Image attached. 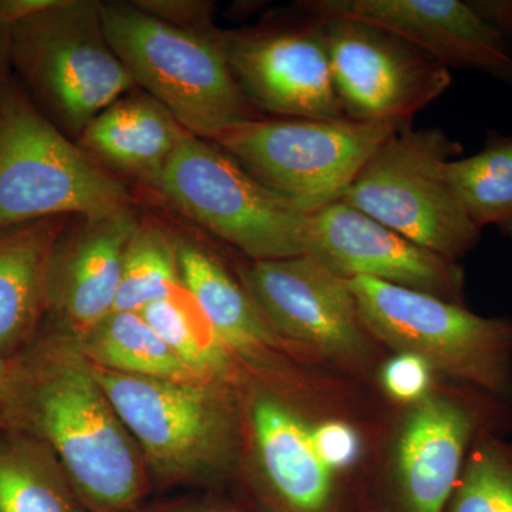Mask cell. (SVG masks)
<instances>
[{"instance_id": "1", "label": "cell", "mask_w": 512, "mask_h": 512, "mask_svg": "<svg viewBox=\"0 0 512 512\" xmlns=\"http://www.w3.org/2000/svg\"><path fill=\"white\" fill-rule=\"evenodd\" d=\"M5 427L59 461L89 512H128L150 498L136 441L73 340L50 329L18 357Z\"/></svg>"}, {"instance_id": "2", "label": "cell", "mask_w": 512, "mask_h": 512, "mask_svg": "<svg viewBox=\"0 0 512 512\" xmlns=\"http://www.w3.org/2000/svg\"><path fill=\"white\" fill-rule=\"evenodd\" d=\"M93 369L136 441L153 490H207L231 473L244 439L238 384Z\"/></svg>"}, {"instance_id": "3", "label": "cell", "mask_w": 512, "mask_h": 512, "mask_svg": "<svg viewBox=\"0 0 512 512\" xmlns=\"http://www.w3.org/2000/svg\"><path fill=\"white\" fill-rule=\"evenodd\" d=\"M111 47L134 83L192 136L214 141L262 119L229 67L222 30L197 32L156 18L137 3H101Z\"/></svg>"}, {"instance_id": "4", "label": "cell", "mask_w": 512, "mask_h": 512, "mask_svg": "<svg viewBox=\"0 0 512 512\" xmlns=\"http://www.w3.org/2000/svg\"><path fill=\"white\" fill-rule=\"evenodd\" d=\"M134 207L126 184L74 144L8 74L0 79V231Z\"/></svg>"}, {"instance_id": "5", "label": "cell", "mask_w": 512, "mask_h": 512, "mask_svg": "<svg viewBox=\"0 0 512 512\" xmlns=\"http://www.w3.org/2000/svg\"><path fill=\"white\" fill-rule=\"evenodd\" d=\"M10 64L57 127L82 134L134 80L104 29L101 3L46 0L12 26Z\"/></svg>"}, {"instance_id": "6", "label": "cell", "mask_w": 512, "mask_h": 512, "mask_svg": "<svg viewBox=\"0 0 512 512\" xmlns=\"http://www.w3.org/2000/svg\"><path fill=\"white\" fill-rule=\"evenodd\" d=\"M150 187L249 261H275L305 252L311 214L268 190L210 140L187 131Z\"/></svg>"}, {"instance_id": "7", "label": "cell", "mask_w": 512, "mask_h": 512, "mask_svg": "<svg viewBox=\"0 0 512 512\" xmlns=\"http://www.w3.org/2000/svg\"><path fill=\"white\" fill-rule=\"evenodd\" d=\"M370 336L423 357L436 372L498 399L512 397V319L375 281H348Z\"/></svg>"}, {"instance_id": "8", "label": "cell", "mask_w": 512, "mask_h": 512, "mask_svg": "<svg viewBox=\"0 0 512 512\" xmlns=\"http://www.w3.org/2000/svg\"><path fill=\"white\" fill-rule=\"evenodd\" d=\"M463 146L440 128H402L377 148L342 201L414 244L457 261L480 241L446 167Z\"/></svg>"}, {"instance_id": "9", "label": "cell", "mask_w": 512, "mask_h": 512, "mask_svg": "<svg viewBox=\"0 0 512 512\" xmlns=\"http://www.w3.org/2000/svg\"><path fill=\"white\" fill-rule=\"evenodd\" d=\"M402 128L349 119H258L215 138L275 194L313 214L340 201L367 161Z\"/></svg>"}, {"instance_id": "10", "label": "cell", "mask_w": 512, "mask_h": 512, "mask_svg": "<svg viewBox=\"0 0 512 512\" xmlns=\"http://www.w3.org/2000/svg\"><path fill=\"white\" fill-rule=\"evenodd\" d=\"M322 19L346 119L412 127L451 86L450 70L409 40L360 20Z\"/></svg>"}, {"instance_id": "11", "label": "cell", "mask_w": 512, "mask_h": 512, "mask_svg": "<svg viewBox=\"0 0 512 512\" xmlns=\"http://www.w3.org/2000/svg\"><path fill=\"white\" fill-rule=\"evenodd\" d=\"M298 18L222 30L229 67L259 111L285 119H346L335 83L325 20L299 8Z\"/></svg>"}, {"instance_id": "12", "label": "cell", "mask_w": 512, "mask_h": 512, "mask_svg": "<svg viewBox=\"0 0 512 512\" xmlns=\"http://www.w3.org/2000/svg\"><path fill=\"white\" fill-rule=\"evenodd\" d=\"M239 281L282 342L340 360L366 355L370 335L348 281L309 256L249 261Z\"/></svg>"}, {"instance_id": "13", "label": "cell", "mask_w": 512, "mask_h": 512, "mask_svg": "<svg viewBox=\"0 0 512 512\" xmlns=\"http://www.w3.org/2000/svg\"><path fill=\"white\" fill-rule=\"evenodd\" d=\"M303 255L346 281L375 279L464 305V271L457 261L414 244L342 200L309 215Z\"/></svg>"}, {"instance_id": "14", "label": "cell", "mask_w": 512, "mask_h": 512, "mask_svg": "<svg viewBox=\"0 0 512 512\" xmlns=\"http://www.w3.org/2000/svg\"><path fill=\"white\" fill-rule=\"evenodd\" d=\"M494 397L436 393L414 403L394 450L396 512L446 511L471 448L493 436Z\"/></svg>"}, {"instance_id": "15", "label": "cell", "mask_w": 512, "mask_h": 512, "mask_svg": "<svg viewBox=\"0 0 512 512\" xmlns=\"http://www.w3.org/2000/svg\"><path fill=\"white\" fill-rule=\"evenodd\" d=\"M296 5L320 18L379 26L448 70H476L512 86V50L467 0H302Z\"/></svg>"}, {"instance_id": "16", "label": "cell", "mask_w": 512, "mask_h": 512, "mask_svg": "<svg viewBox=\"0 0 512 512\" xmlns=\"http://www.w3.org/2000/svg\"><path fill=\"white\" fill-rule=\"evenodd\" d=\"M79 221L57 242L49 278L52 329L72 340L114 312L124 254L140 222L134 207Z\"/></svg>"}, {"instance_id": "17", "label": "cell", "mask_w": 512, "mask_h": 512, "mask_svg": "<svg viewBox=\"0 0 512 512\" xmlns=\"http://www.w3.org/2000/svg\"><path fill=\"white\" fill-rule=\"evenodd\" d=\"M242 409V406H241ZM244 429L254 447L259 477L281 512H330L335 473L320 460L312 426L278 394L251 393L242 409Z\"/></svg>"}, {"instance_id": "18", "label": "cell", "mask_w": 512, "mask_h": 512, "mask_svg": "<svg viewBox=\"0 0 512 512\" xmlns=\"http://www.w3.org/2000/svg\"><path fill=\"white\" fill-rule=\"evenodd\" d=\"M70 218H47L0 231V356L15 359L42 333L57 242Z\"/></svg>"}, {"instance_id": "19", "label": "cell", "mask_w": 512, "mask_h": 512, "mask_svg": "<svg viewBox=\"0 0 512 512\" xmlns=\"http://www.w3.org/2000/svg\"><path fill=\"white\" fill-rule=\"evenodd\" d=\"M178 265L181 285L239 363L247 369L271 366L284 342L221 259L210 249L180 238Z\"/></svg>"}, {"instance_id": "20", "label": "cell", "mask_w": 512, "mask_h": 512, "mask_svg": "<svg viewBox=\"0 0 512 512\" xmlns=\"http://www.w3.org/2000/svg\"><path fill=\"white\" fill-rule=\"evenodd\" d=\"M187 131L147 93L131 94L101 111L80 134L79 146L107 170L151 185Z\"/></svg>"}, {"instance_id": "21", "label": "cell", "mask_w": 512, "mask_h": 512, "mask_svg": "<svg viewBox=\"0 0 512 512\" xmlns=\"http://www.w3.org/2000/svg\"><path fill=\"white\" fill-rule=\"evenodd\" d=\"M0 512H89L52 451L18 429H0Z\"/></svg>"}, {"instance_id": "22", "label": "cell", "mask_w": 512, "mask_h": 512, "mask_svg": "<svg viewBox=\"0 0 512 512\" xmlns=\"http://www.w3.org/2000/svg\"><path fill=\"white\" fill-rule=\"evenodd\" d=\"M73 343L90 365L109 372L154 379H200L138 312L110 313Z\"/></svg>"}, {"instance_id": "23", "label": "cell", "mask_w": 512, "mask_h": 512, "mask_svg": "<svg viewBox=\"0 0 512 512\" xmlns=\"http://www.w3.org/2000/svg\"><path fill=\"white\" fill-rule=\"evenodd\" d=\"M446 177L470 221L512 244V134L488 131L480 151L447 164Z\"/></svg>"}, {"instance_id": "24", "label": "cell", "mask_w": 512, "mask_h": 512, "mask_svg": "<svg viewBox=\"0 0 512 512\" xmlns=\"http://www.w3.org/2000/svg\"><path fill=\"white\" fill-rule=\"evenodd\" d=\"M138 313L195 376L217 382H241L244 366L215 335L183 285L173 295Z\"/></svg>"}, {"instance_id": "25", "label": "cell", "mask_w": 512, "mask_h": 512, "mask_svg": "<svg viewBox=\"0 0 512 512\" xmlns=\"http://www.w3.org/2000/svg\"><path fill=\"white\" fill-rule=\"evenodd\" d=\"M180 238L158 222H138L121 266L114 312H141L181 286Z\"/></svg>"}, {"instance_id": "26", "label": "cell", "mask_w": 512, "mask_h": 512, "mask_svg": "<svg viewBox=\"0 0 512 512\" xmlns=\"http://www.w3.org/2000/svg\"><path fill=\"white\" fill-rule=\"evenodd\" d=\"M444 512H512V446L494 436L478 440Z\"/></svg>"}, {"instance_id": "27", "label": "cell", "mask_w": 512, "mask_h": 512, "mask_svg": "<svg viewBox=\"0 0 512 512\" xmlns=\"http://www.w3.org/2000/svg\"><path fill=\"white\" fill-rule=\"evenodd\" d=\"M433 367L409 352H399L384 365L382 383L387 394L403 403H417L429 396Z\"/></svg>"}, {"instance_id": "28", "label": "cell", "mask_w": 512, "mask_h": 512, "mask_svg": "<svg viewBox=\"0 0 512 512\" xmlns=\"http://www.w3.org/2000/svg\"><path fill=\"white\" fill-rule=\"evenodd\" d=\"M312 440L320 460L333 473L352 466L360 454L356 430L343 421H325L312 427Z\"/></svg>"}, {"instance_id": "29", "label": "cell", "mask_w": 512, "mask_h": 512, "mask_svg": "<svg viewBox=\"0 0 512 512\" xmlns=\"http://www.w3.org/2000/svg\"><path fill=\"white\" fill-rule=\"evenodd\" d=\"M128 512H251L234 501L207 490L183 491L171 497L147 498Z\"/></svg>"}, {"instance_id": "30", "label": "cell", "mask_w": 512, "mask_h": 512, "mask_svg": "<svg viewBox=\"0 0 512 512\" xmlns=\"http://www.w3.org/2000/svg\"><path fill=\"white\" fill-rule=\"evenodd\" d=\"M137 6L156 18L178 28L208 32L212 23L214 5L208 2H136Z\"/></svg>"}, {"instance_id": "31", "label": "cell", "mask_w": 512, "mask_h": 512, "mask_svg": "<svg viewBox=\"0 0 512 512\" xmlns=\"http://www.w3.org/2000/svg\"><path fill=\"white\" fill-rule=\"evenodd\" d=\"M512 50V0H467Z\"/></svg>"}, {"instance_id": "32", "label": "cell", "mask_w": 512, "mask_h": 512, "mask_svg": "<svg viewBox=\"0 0 512 512\" xmlns=\"http://www.w3.org/2000/svg\"><path fill=\"white\" fill-rule=\"evenodd\" d=\"M18 357L8 359L0 356V429H5L16 372H18Z\"/></svg>"}, {"instance_id": "33", "label": "cell", "mask_w": 512, "mask_h": 512, "mask_svg": "<svg viewBox=\"0 0 512 512\" xmlns=\"http://www.w3.org/2000/svg\"><path fill=\"white\" fill-rule=\"evenodd\" d=\"M12 23L6 18L0 5V79L6 76V67L10 64V42H12Z\"/></svg>"}]
</instances>
